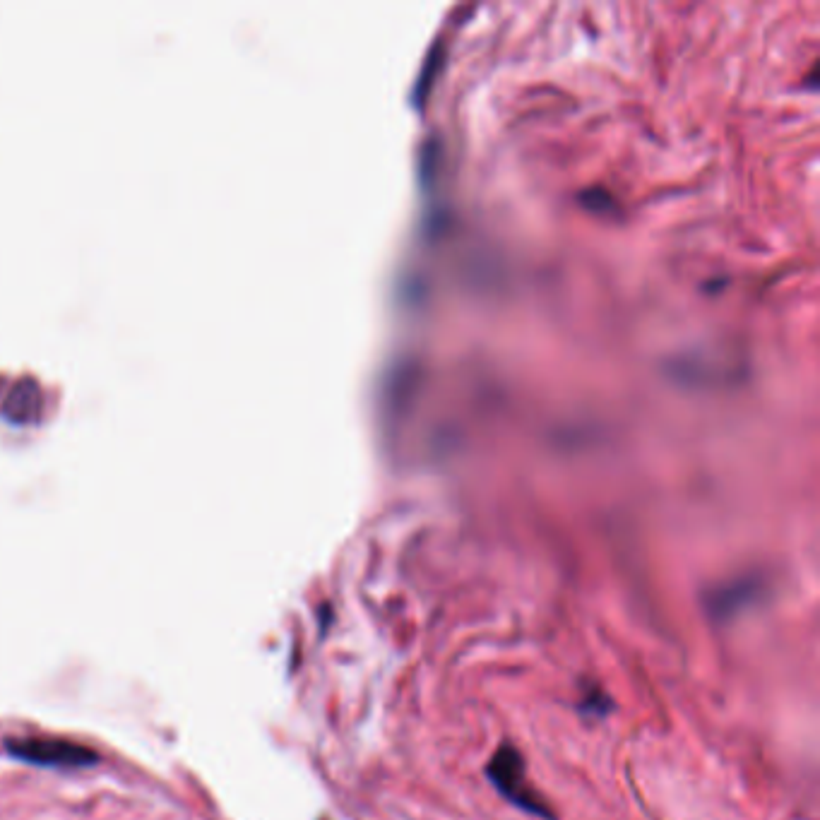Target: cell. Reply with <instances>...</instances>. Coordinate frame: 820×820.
I'll return each mask as SVG.
<instances>
[{"mask_svg":"<svg viewBox=\"0 0 820 820\" xmlns=\"http://www.w3.org/2000/svg\"><path fill=\"white\" fill-rule=\"evenodd\" d=\"M486 775H489L493 787L498 789V794H503L510 804L522 808L525 813H532V816L554 820V811H551L542 796H539L530 784H527L525 760H522L520 751L515 746L503 744L501 748H498L489 760Z\"/></svg>","mask_w":820,"mask_h":820,"instance_id":"6da1fadb","label":"cell"},{"mask_svg":"<svg viewBox=\"0 0 820 820\" xmlns=\"http://www.w3.org/2000/svg\"><path fill=\"white\" fill-rule=\"evenodd\" d=\"M8 753L22 763L39 765V768H94L99 763L97 751L89 746L75 744L68 739H51V736H32V739H13Z\"/></svg>","mask_w":820,"mask_h":820,"instance_id":"7a4b0ae2","label":"cell"},{"mask_svg":"<svg viewBox=\"0 0 820 820\" xmlns=\"http://www.w3.org/2000/svg\"><path fill=\"white\" fill-rule=\"evenodd\" d=\"M760 594V582L753 578H741L736 582L717 587L705 597V609L715 621H727L748 604H753Z\"/></svg>","mask_w":820,"mask_h":820,"instance_id":"3957f363","label":"cell"},{"mask_svg":"<svg viewBox=\"0 0 820 820\" xmlns=\"http://www.w3.org/2000/svg\"><path fill=\"white\" fill-rule=\"evenodd\" d=\"M609 695L604 691H599L597 686H585V693H582L580 698V707L582 712H587V715H594V717H604L606 712H609Z\"/></svg>","mask_w":820,"mask_h":820,"instance_id":"277c9868","label":"cell"}]
</instances>
